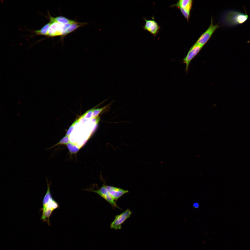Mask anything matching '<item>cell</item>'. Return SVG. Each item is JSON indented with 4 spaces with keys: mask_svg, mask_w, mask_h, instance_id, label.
Segmentation results:
<instances>
[{
    "mask_svg": "<svg viewBox=\"0 0 250 250\" xmlns=\"http://www.w3.org/2000/svg\"><path fill=\"white\" fill-rule=\"evenodd\" d=\"M226 100V99H225ZM229 104L213 145L210 161L229 166L250 163V98Z\"/></svg>",
    "mask_w": 250,
    "mask_h": 250,
    "instance_id": "7a4b0ae2",
    "label": "cell"
},
{
    "mask_svg": "<svg viewBox=\"0 0 250 250\" xmlns=\"http://www.w3.org/2000/svg\"><path fill=\"white\" fill-rule=\"evenodd\" d=\"M225 93L224 98L232 101L240 98H250V78H240L223 69Z\"/></svg>",
    "mask_w": 250,
    "mask_h": 250,
    "instance_id": "3957f363",
    "label": "cell"
},
{
    "mask_svg": "<svg viewBox=\"0 0 250 250\" xmlns=\"http://www.w3.org/2000/svg\"><path fill=\"white\" fill-rule=\"evenodd\" d=\"M228 107L223 98L203 111L178 134L156 137L153 141L156 149L167 158L210 161L213 145Z\"/></svg>",
    "mask_w": 250,
    "mask_h": 250,
    "instance_id": "6da1fadb",
    "label": "cell"
}]
</instances>
